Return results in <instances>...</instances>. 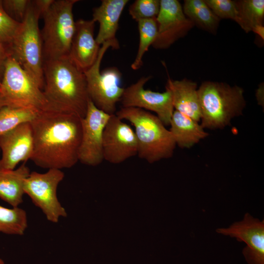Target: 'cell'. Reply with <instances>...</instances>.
Masks as SVG:
<instances>
[{"mask_svg":"<svg viewBox=\"0 0 264 264\" xmlns=\"http://www.w3.org/2000/svg\"><path fill=\"white\" fill-rule=\"evenodd\" d=\"M220 235L244 242L242 255L248 264H264V220H261L246 213L242 220L227 227L216 229Z\"/></svg>","mask_w":264,"mask_h":264,"instance_id":"cell-13","label":"cell"},{"mask_svg":"<svg viewBox=\"0 0 264 264\" xmlns=\"http://www.w3.org/2000/svg\"><path fill=\"white\" fill-rule=\"evenodd\" d=\"M110 47L118 49L120 46L111 42L101 45L96 61L84 73L89 99L97 108L112 115L116 112V104L120 101L124 88L120 86L121 73L117 68L111 67L100 71L102 60Z\"/></svg>","mask_w":264,"mask_h":264,"instance_id":"cell-7","label":"cell"},{"mask_svg":"<svg viewBox=\"0 0 264 264\" xmlns=\"http://www.w3.org/2000/svg\"><path fill=\"white\" fill-rule=\"evenodd\" d=\"M40 18L30 0L24 18L8 50L9 55L43 90L44 60Z\"/></svg>","mask_w":264,"mask_h":264,"instance_id":"cell-5","label":"cell"},{"mask_svg":"<svg viewBox=\"0 0 264 264\" xmlns=\"http://www.w3.org/2000/svg\"><path fill=\"white\" fill-rule=\"evenodd\" d=\"M78 0H54L41 31L44 61L69 55L75 29L73 8Z\"/></svg>","mask_w":264,"mask_h":264,"instance_id":"cell-6","label":"cell"},{"mask_svg":"<svg viewBox=\"0 0 264 264\" xmlns=\"http://www.w3.org/2000/svg\"><path fill=\"white\" fill-rule=\"evenodd\" d=\"M39 111L26 107L5 106L0 108V135L20 124L30 123Z\"/></svg>","mask_w":264,"mask_h":264,"instance_id":"cell-23","label":"cell"},{"mask_svg":"<svg viewBox=\"0 0 264 264\" xmlns=\"http://www.w3.org/2000/svg\"><path fill=\"white\" fill-rule=\"evenodd\" d=\"M115 114L134 126L139 158L153 163L173 156L176 144L170 131L157 116L132 107H122Z\"/></svg>","mask_w":264,"mask_h":264,"instance_id":"cell-3","label":"cell"},{"mask_svg":"<svg viewBox=\"0 0 264 264\" xmlns=\"http://www.w3.org/2000/svg\"><path fill=\"white\" fill-rule=\"evenodd\" d=\"M128 2V0H103L93 9L91 20L99 24L95 40L100 45L107 42L119 45L116 34L121 15Z\"/></svg>","mask_w":264,"mask_h":264,"instance_id":"cell-17","label":"cell"},{"mask_svg":"<svg viewBox=\"0 0 264 264\" xmlns=\"http://www.w3.org/2000/svg\"><path fill=\"white\" fill-rule=\"evenodd\" d=\"M0 170H12L21 162L30 159L33 140L30 123L19 125L0 135Z\"/></svg>","mask_w":264,"mask_h":264,"instance_id":"cell-15","label":"cell"},{"mask_svg":"<svg viewBox=\"0 0 264 264\" xmlns=\"http://www.w3.org/2000/svg\"><path fill=\"white\" fill-rule=\"evenodd\" d=\"M159 0H136L129 8L132 18L138 22L140 20L156 18L159 11Z\"/></svg>","mask_w":264,"mask_h":264,"instance_id":"cell-26","label":"cell"},{"mask_svg":"<svg viewBox=\"0 0 264 264\" xmlns=\"http://www.w3.org/2000/svg\"><path fill=\"white\" fill-rule=\"evenodd\" d=\"M104 160L119 164L137 155L138 145L134 130L115 114L110 117L103 134Z\"/></svg>","mask_w":264,"mask_h":264,"instance_id":"cell-12","label":"cell"},{"mask_svg":"<svg viewBox=\"0 0 264 264\" xmlns=\"http://www.w3.org/2000/svg\"><path fill=\"white\" fill-rule=\"evenodd\" d=\"M0 96L7 106L48 110L43 90L10 55L0 83Z\"/></svg>","mask_w":264,"mask_h":264,"instance_id":"cell-8","label":"cell"},{"mask_svg":"<svg viewBox=\"0 0 264 264\" xmlns=\"http://www.w3.org/2000/svg\"><path fill=\"white\" fill-rule=\"evenodd\" d=\"M0 264H4V262L0 259Z\"/></svg>","mask_w":264,"mask_h":264,"instance_id":"cell-35","label":"cell"},{"mask_svg":"<svg viewBox=\"0 0 264 264\" xmlns=\"http://www.w3.org/2000/svg\"><path fill=\"white\" fill-rule=\"evenodd\" d=\"M54 0H34L31 3L40 18H43L47 12Z\"/></svg>","mask_w":264,"mask_h":264,"instance_id":"cell-30","label":"cell"},{"mask_svg":"<svg viewBox=\"0 0 264 264\" xmlns=\"http://www.w3.org/2000/svg\"><path fill=\"white\" fill-rule=\"evenodd\" d=\"M111 115L97 108L89 99L86 115L81 118L82 134L78 160L82 163L95 166L104 160L103 134Z\"/></svg>","mask_w":264,"mask_h":264,"instance_id":"cell-10","label":"cell"},{"mask_svg":"<svg viewBox=\"0 0 264 264\" xmlns=\"http://www.w3.org/2000/svg\"><path fill=\"white\" fill-rule=\"evenodd\" d=\"M151 78V76H143L124 88L120 102L124 108H137L154 111L165 126L170 125L174 111L171 93L167 88L163 92L145 89L144 86Z\"/></svg>","mask_w":264,"mask_h":264,"instance_id":"cell-11","label":"cell"},{"mask_svg":"<svg viewBox=\"0 0 264 264\" xmlns=\"http://www.w3.org/2000/svg\"><path fill=\"white\" fill-rule=\"evenodd\" d=\"M30 0H6L2 1L6 13L14 20L22 22L27 12Z\"/></svg>","mask_w":264,"mask_h":264,"instance_id":"cell-29","label":"cell"},{"mask_svg":"<svg viewBox=\"0 0 264 264\" xmlns=\"http://www.w3.org/2000/svg\"><path fill=\"white\" fill-rule=\"evenodd\" d=\"M64 176L61 170L56 169H48L44 173L32 172L24 183V194L43 211L47 220L54 223L67 216L57 195L58 186Z\"/></svg>","mask_w":264,"mask_h":264,"instance_id":"cell-9","label":"cell"},{"mask_svg":"<svg viewBox=\"0 0 264 264\" xmlns=\"http://www.w3.org/2000/svg\"><path fill=\"white\" fill-rule=\"evenodd\" d=\"M27 227L26 212L18 207L7 208L0 205V232L22 235Z\"/></svg>","mask_w":264,"mask_h":264,"instance_id":"cell-24","label":"cell"},{"mask_svg":"<svg viewBox=\"0 0 264 264\" xmlns=\"http://www.w3.org/2000/svg\"><path fill=\"white\" fill-rule=\"evenodd\" d=\"M94 26L92 20L75 21L68 57L84 72L95 63L101 47L94 36Z\"/></svg>","mask_w":264,"mask_h":264,"instance_id":"cell-16","label":"cell"},{"mask_svg":"<svg viewBox=\"0 0 264 264\" xmlns=\"http://www.w3.org/2000/svg\"><path fill=\"white\" fill-rule=\"evenodd\" d=\"M33 150L30 160L45 169L69 168L78 160L81 118L52 110L39 111L30 122Z\"/></svg>","mask_w":264,"mask_h":264,"instance_id":"cell-1","label":"cell"},{"mask_svg":"<svg viewBox=\"0 0 264 264\" xmlns=\"http://www.w3.org/2000/svg\"><path fill=\"white\" fill-rule=\"evenodd\" d=\"M264 88H263V85H261L260 87H259V88L257 90V100L259 101V104L262 103V92H264Z\"/></svg>","mask_w":264,"mask_h":264,"instance_id":"cell-33","label":"cell"},{"mask_svg":"<svg viewBox=\"0 0 264 264\" xmlns=\"http://www.w3.org/2000/svg\"><path fill=\"white\" fill-rule=\"evenodd\" d=\"M255 33L258 35L263 40L264 39V26L263 25H259L255 26L252 30Z\"/></svg>","mask_w":264,"mask_h":264,"instance_id":"cell-32","label":"cell"},{"mask_svg":"<svg viewBox=\"0 0 264 264\" xmlns=\"http://www.w3.org/2000/svg\"><path fill=\"white\" fill-rule=\"evenodd\" d=\"M156 20L157 32L152 46L158 49L168 48L194 26L177 0H160Z\"/></svg>","mask_w":264,"mask_h":264,"instance_id":"cell-14","label":"cell"},{"mask_svg":"<svg viewBox=\"0 0 264 264\" xmlns=\"http://www.w3.org/2000/svg\"><path fill=\"white\" fill-rule=\"evenodd\" d=\"M9 56V53L7 47L0 43V83L3 75L5 64Z\"/></svg>","mask_w":264,"mask_h":264,"instance_id":"cell-31","label":"cell"},{"mask_svg":"<svg viewBox=\"0 0 264 264\" xmlns=\"http://www.w3.org/2000/svg\"></svg>","mask_w":264,"mask_h":264,"instance_id":"cell-36","label":"cell"},{"mask_svg":"<svg viewBox=\"0 0 264 264\" xmlns=\"http://www.w3.org/2000/svg\"><path fill=\"white\" fill-rule=\"evenodd\" d=\"M137 23L139 35L138 48L135 58L131 65L132 69L134 70L140 68L143 65V57L153 44L157 32L156 18L140 20Z\"/></svg>","mask_w":264,"mask_h":264,"instance_id":"cell-25","label":"cell"},{"mask_svg":"<svg viewBox=\"0 0 264 264\" xmlns=\"http://www.w3.org/2000/svg\"><path fill=\"white\" fill-rule=\"evenodd\" d=\"M236 2L239 12L238 24L246 33L251 31L257 25H263L264 0H242Z\"/></svg>","mask_w":264,"mask_h":264,"instance_id":"cell-22","label":"cell"},{"mask_svg":"<svg viewBox=\"0 0 264 264\" xmlns=\"http://www.w3.org/2000/svg\"><path fill=\"white\" fill-rule=\"evenodd\" d=\"M43 69L47 110L84 117L90 99L84 72L68 56L44 61Z\"/></svg>","mask_w":264,"mask_h":264,"instance_id":"cell-2","label":"cell"},{"mask_svg":"<svg viewBox=\"0 0 264 264\" xmlns=\"http://www.w3.org/2000/svg\"><path fill=\"white\" fill-rule=\"evenodd\" d=\"M204 0L219 19L232 20L238 24L239 12L236 1L231 0Z\"/></svg>","mask_w":264,"mask_h":264,"instance_id":"cell-28","label":"cell"},{"mask_svg":"<svg viewBox=\"0 0 264 264\" xmlns=\"http://www.w3.org/2000/svg\"><path fill=\"white\" fill-rule=\"evenodd\" d=\"M166 88L171 93L176 110L198 122L200 120L201 110L196 83L187 79L174 80L169 78Z\"/></svg>","mask_w":264,"mask_h":264,"instance_id":"cell-18","label":"cell"},{"mask_svg":"<svg viewBox=\"0 0 264 264\" xmlns=\"http://www.w3.org/2000/svg\"><path fill=\"white\" fill-rule=\"evenodd\" d=\"M185 15L195 25L212 34H216L219 19L204 0H185L182 7Z\"/></svg>","mask_w":264,"mask_h":264,"instance_id":"cell-21","label":"cell"},{"mask_svg":"<svg viewBox=\"0 0 264 264\" xmlns=\"http://www.w3.org/2000/svg\"><path fill=\"white\" fill-rule=\"evenodd\" d=\"M30 173L25 162L12 170H0V198L17 207L22 202L25 180Z\"/></svg>","mask_w":264,"mask_h":264,"instance_id":"cell-20","label":"cell"},{"mask_svg":"<svg viewBox=\"0 0 264 264\" xmlns=\"http://www.w3.org/2000/svg\"><path fill=\"white\" fill-rule=\"evenodd\" d=\"M170 125L169 131L176 145L181 148H189L208 135L198 122L176 110Z\"/></svg>","mask_w":264,"mask_h":264,"instance_id":"cell-19","label":"cell"},{"mask_svg":"<svg viewBox=\"0 0 264 264\" xmlns=\"http://www.w3.org/2000/svg\"><path fill=\"white\" fill-rule=\"evenodd\" d=\"M5 106H7L6 104L5 103L3 99L1 98V97L0 96V108Z\"/></svg>","mask_w":264,"mask_h":264,"instance_id":"cell-34","label":"cell"},{"mask_svg":"<svg viewBox=\"0 0 264 264\" xmlns=\"http://www.w3.org/2000/svg\"><path fill=\"white\" fill-rule=\"evenodd\" d=\"M198 92L203 129H222L229 125L233 118L242 115L246 105L243 89L237 85L207 81L201 84Z\"/></svg>","mask_w":264,"mask_h":264,"instance_id":"cell-4","label":"cell"},{"mask_svg":"<svg viewBox=\"0 0 264 264\" xmlns=\"http://www.w3.org/2000/svg\"><path fill=\"white\" fill-rule=\"evenodd\" d=\"M21 25L12 19L4 10L0 0V43L7 48Z\"/></svg>","mask_w":264,"mask_h":264,"instance_id":"cell-27","label":"cell"}]
</instances>
